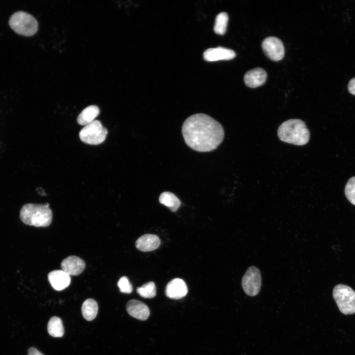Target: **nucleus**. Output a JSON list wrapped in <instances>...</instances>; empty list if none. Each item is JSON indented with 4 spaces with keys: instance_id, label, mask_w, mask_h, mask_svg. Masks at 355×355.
I'll return each instance as SVG.
<instances>
[{
    "instance_id": "nucleus-17",
    "label": "nucleus",
    "mask_w": 355,
    "mask_h": 355,
    "mask_svg": "<svg viewBox=\"0 0 355 355\" xmlns=\"http://www.w3.org/2000/svg\"><path fill=\"white\" fill-rule=\"evenodd\" d=\"M161 204L167 207L171 211L176 212L181 205L179 199L173 193L165 191L162 192L159 198Z\"/></svg>"
},
{
    "instance_id": "nucleus-26",
    "label": "nucleus",
    "mask_w": 355,
    "mask_h": 355,
    "mask_svg": "<svg viewBox=\"0 0 355 355\" xmlns=\"http://www.w3.org/2000/svg\"><path fill=\"white\" fill-rule=\"evenodd\" d=\"M37 189L39 190V191H38V193L39 194H40L41 195H42V196L46 195V194H44L45 193L44 192V191L43 190V189L39 187L38 189L37 188Z\"/></svg>"
},
{
    "instance_id": "nucleus-14",
    "label": "nucleus",
    "mask_w": 355,
    "mask_h": 355,
    "mask_svg": "<svg viewBox=\"0 0 355 355\" xmlns=\"http://www.w3.org/2000/svg\"><path fill=\"white\" fill-rule=\"evenodd\" d=\"M267 77V73L263 69L255 68L246 73L244 81L248 87L255 88L264 84Z\"/></svg>"
},
{
    "instance_id": "nucleus-7",
    "label": "nucleus",
    "mask_w": 355,
    "mask_h": 355,
    "mask_svg": "<svg viewBox=\"0 0 355 355\" xmlns=\"http://www.w3.org/2000/svg\"><path fill=\"white\" fill-rule=\"evenodd\" d=\"M261 285L260 270L255 266L249 267L242 280V286L245 292L250 296L258 294Z\"/></svg>"
},
{
    "instance_id": "nucleus-1",
    "label": "nucleus",
    "mask_w": 355,
    "mask_h": 355,
    "mask_svg": "<svg viewBox=\"0 0 355 355\" xmlns=\"http://www.w3.org/2000/svg\"><path fill=\"white\" fill-rule=\"evenodd\" d=\"M181 132L185 143L198 152H210L220 145L224 137V129L216 120L204 113L188 117Z\"/></svg>"
},
{
    "instance_id": "nucleus-22",
    "label": "nucleus",
    "mask_w": 355,
    "mask_h": 355,
    "mask_svg": "<svg viewBox=\"0 0 355 355\" xmlns=\"http://www.w3.org/2000/svg\"><path fill=\"white\" fill-rule=\"evenodd\" d=\"M345 195L348 200L355 205V177L348 181L345 188Z\"/></svg>"
},
{
    "instance_id": "nucleus-24",
    "label": "nucleus",
    "mask_w": 355,
    "mask_h": 355,
    "mask_svg": "<svg viewBox=\"0 0 355 355\" xmlns=\"http://www.w3.org/2000/svg\"><path fill=\"white\" fill-rule=\"evenodd\" d=\"M348 89L351 94L355 95V77L350 80L348 85Z\"/></svg>"
},
{
    "instance_id": "nucleus-19",
    "label": "nucleus",
    "mask_w": 355,
    "mask_h": 355,
    "mask_svg": "<svg viewBox=\"0 0 355 355\" xmlns=\"http://www.w3.org/2000/svg\"><path fill=\"white\" fill-rule=\"evenodd\" d=\"M47 330L49 335L53 337H62L64 329L61 319L57 317H52L48 321Z\"/></svg>"
},
{
    "instance_id": "nucleus-25",
    "label": "nucleus",
    "mask_w": 355,
    "mask_h": 355,
    "mask_svg": "<svg viewBox=\"0 0 355 355\" xmlns=\"http://www.w3.org/2000/svg\"><path fill=\"white\" fill-rule=\"evenodd\" d=\"M28 355H43L41 353L34 347H31L28 350Z\"/></svg>"
},
{
    "instance_id": "nucleus-23",
    "label": "nucleus",
    "mask_w": 355,
    "mask_h": 355,
    "mask_svg": "<svg viewBox=\"0 0 355 355\" xmlns=\"http://www.w3.org/2000/svg\"><path fill=\"white\" fill-rule=\"evenodd\" d=\"M117 285L120 291L122 293H130L133 290V286L128 279L125 277H122L117 283Z\"/></svg>"
},
{
    "instance_id": "nucleus-11",
    "label": "nucleus",
    "mask_w": 355,
    "mask_h": 355,
    "mask_svg": "<svg viewBox=\"0 0 355 355\" xmlns=\"http://www.w3.org/2000/svg\"><path fill=\"white\" fill-rule=\"evenodd\" d=\"M235 56L236 53L233 50L222 47L209 48L203 54L204 59L209 62L229 60Z\"/></svg>"
},
{
    "instance_id": "nucleus-8",
    "label": "nucleus",
    "mask_w": 355,
    "mask_h": 355,
    "mask_svg": "<svg viewBox=\"0 0 355 355\" xmlns=\"http://www.w3.org/2000/svg\"><path fill=\"white\" fill-rule=\"evenodd\" d=\"M262 47L266 55L273 61L281 60L284 57V46L282 41L277 37L266 38L262 43Z\"/></svg>"
},
{
    "instance_id": "nucleus-2",
    "label": "nucleus",
    "mask_w": 355,
    "mask_h": 355,
    "mask_svg": "<svg viewBox=\"0 0 355 355\" xmlns=\"http://www.w3.org/2000/svg\"><path fill=\"white\" fill-rule=\"evenodd\" d=\"M278 136L282 141L296 145H303L310 139V132L306 124L299 119L284 122L278 129Z\"/></svg>"
},
{
    "instance_id": "nucleus-3",
    "label": "nucleus",
    "mask_w": 355,
    "mask_h": 355,
    "mask_svg": "<svg viewBox=\"0 0 355 355\" xmlns=\"http://www.w3.org/2000/svg\"><path fill=\"white\" fill-rule=\"evenodd\" d=\"M21 220L25 224L36 227H47L52 222V212L49 207L42 204L28 203L22 207Z\"/></svg>"
},
{
    "instance_id": "nucleus-16",
    "label": "nucleus",
    "mask_w": 355,
    "mask_h": 355,
    "mask_svg": "<svg viewBox=\"0 0 355 355\" xmlns=\"http://www.w3.org/2000/svg\"><path fill=\"white\" fill-rule=\"evenodd\" d=\"M100 113L97 106L91 105L84 108L78 115L77 122L80 125H86L95 120Z\"/></svg>"
},
{
    "instance_id": "nucleus-10",
    "label": "nucleus",
    "mask_w": 355,
    "mask_h": 355,
    "mask_svg": "<svg viewBox=\"0 0 355 355\" xmlns=\"http://www.w3.org/2000/svg\"><path fill=\"white\" fill-rule=\"evenodd\" d=\"M188 292L187 285L184 281L179 278L170 281L166 285L165 294L171 299H179L184 297Z\"/></svg>"
},
{
    "instance_id": "nucleus-13",
    "label": "nucleus",
    "mask_w": 355,
    "mask_h": 355,
    "mask_svg": "<svg viewBox=\"0 0 355 355\" xmlns=\"http://www.w3.org/2000/svg\"><path fill=\"white\" fill-rule=\"evenodd\" d=\"M126 310L130 316L140 320H145L149 316L147 306L138 300H129L126 304Z\"/></svg>"
},
{
    "instance_id": "nucleus-20",
    "label": "nucleus",
    "mask_w": 355,
    "mask_h": 355,
    "mask_svg": "<svg viewBox=\"0 0 355 355\" xmlns=\"http://www.w3.org/2000/svg\"><path fill=\"white\" fill-rule=\"evenodd\" d=\"M228 21V16L226 13H219L215 18L213 28L214 32L218 35H224L226 31Z\"/></svg>"
},
{
    "instance_id": "nucleus-21",
    "label": "nucleus",
    "mask_w": 355,
    "mask_h": 355,
    "mask_svg": "<svg viewBox=\"0 0 355 355\" xmlns=\"http://www.w3.org/2000/svg\"><path fill=\"white\" fill-rule=\"evenodd\" d=\"M137 293L142 297L152 298L156 294V286L154 282H149L137 288Z\"/></svg>"
},
{
    "instance_id": "nucleus-5",
    "label": "nucleus",
    "mask_w": 355,
    "mask_h": 355,
    "mask_svg": "<svg viewBox=\"0 0 355 355\" xmlns=\"http://www.w3.org/2000/svg\"><path fill=\"white\" fill-rule=\"evenodd\" d=\"M333 297L342 313H355V292L351 287L343 284H337L333 289Z\"/></svg>"
},
{
    "instance_id": "nucleus-4",
    "label": "nucleus",
    "mask_w": 355,
    "mask_h": 355,
    "mask_svg": "<svg viewBox=\"0 0 355 355\" xmlns=\"http://www.w3.org/2000/svg\"><path fill=\"white\" fill-rule=\"evenodd\" d=\"M9 24L17 34L24 36H31L38 30V23L31 14L25 11H17L9 18Z\"/></svg>"
},
{
    "instance_id": "nucleus-6",
    "label": "nucleus",
    "mask_w": 355,
    "mask_h": 355,
    "mask_svg": "<svg viewBox=\"0 0 355 355\" xmlns=\"http://www.w3.org/2000/svg\"><path fill=\"white\" fill-rule=\"evenodd\" d=\"M107 134V129L100 121L95 120L83 127L79 133V136L81 141L85 143L98 145L105 141Z\"/></svg>"
},
{
    "instance_id": "nucleus-18",
    "label": "nucleus",
    "mask_w": 355,
    "mask_h": 355,
    "mask_svg": "<svg viewBox=\"0 0 355 355\" xmlns=\"http://www.w3.org/2000/svg\"><path fill=\"white\" fill-rule=\"evenodd\" d=\"M98 310V304L93 299H86L82 305V314L87 320L91 321L94 320L97 316Z\"/></svg>"
},
{
    "instance_id": "nucleus-9",
    "label": "nucleus",
    "mask_w": 355,
    "mask_h": 355,
    "mask_svg": "<svg viewBox=\"0 0 355 355\" xmlns=\"http://www.w3.org/2000/svg\"><path fill=\"white\" fill-rule=\"evenodd\" d=\"M62 270L70 276H77L80 274L85 268L84 261L80 257L72 255L63 260L61 263Z\"/></svg>"
},
{
    "instance_id": "nucleus-12",
    "label": "nucleus",
    "mask_w": 355,
    "mask_h": 355,
    "mask_svg": "<svg viewBox=\"0 0 355 355\" xmlns=\"http://www.w3.org/2000/svg\"><path fill=\"white\" fill-rule=\"evenodd\" d=\"M48 280L52 287L57 291L67 288L71 281L70 276L62 270L51 271L48 274Z\"/></svg>"
},
{
    "instance_id": "nucleus-15",
    "label": "nucleus",
    "mask_w": 355,
    "mask_h": 355,
    "mask_svg": "<svg viewBox=\"0 0 355 355\" xmlns=\"http://www.w3.org/2000/svg\"><path fill=\"white\" fill-rule=\"evenodd\" d=\"M161 244L159 238L156 235L147 234L141 236L135 243L136 248L143 252L157 249Z\"/></svg>"
}]
</instances>
